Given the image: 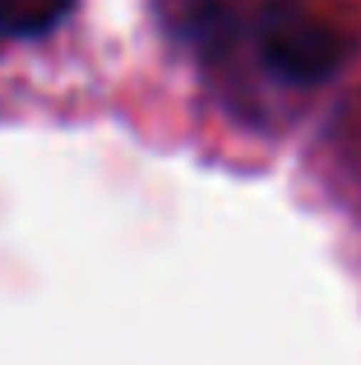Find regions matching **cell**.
<instances>
[{"label":"cell","mask_w":361,"mask_h":365,"mask_svg":"<svg viewBox=\"0 0 361 365\" xmlns=\"http://www.w3.org/2000/svg\"><path fill=\"white\" fill-rule=\"evenodd\" d=\"M260 51H264V61H269V70L283 74L288 83H320L343 65L347 42L334 33V28L315 24V19L278 14V19L264 24Z\"/></svg>","instance_id":"1"},{"label":"cell","mask_w":361,"mask_h":365,"mask_svg":"<svg viewBox=\"0 0 361 365\" xmlns=\"http://www.w3.org/2000/svg\"><path fill=\"white\" fill-rule=\"evenodd\" d=\"M74 0H0V33L5 37H37L51 33Z\"/></svg>","instance_id":"2"}]
</instances>
